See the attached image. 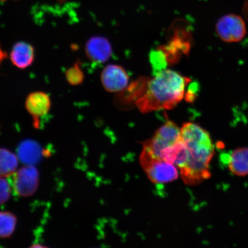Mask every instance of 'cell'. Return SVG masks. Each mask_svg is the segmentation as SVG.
Listing matches in <instances>:
<instances>
[{
  "mask_svg": "<svg viewBox=\"0 0 248 248\" xmlns=\"http://www.w3.org/2000/svg\"><path fill=\"white\" fill-rule=\"evenodd\" d=\"M101 80L102 86L107 92H119L128 85L129 76L122 67L109 64L102 70Z\"/></svg>",
  "mask_w": 248,
  "mask_h": 248,
  "instance_id": "ba28073f",
  "label": "cell"
},
{
  "mask_svg": "<svg viewBox=\"0 0 248 248\" xmlns=\"http://www.w3.org/2000/svg\"><path fill=\"white\" fill-rule=\"evenodd\" d=\"M85 52L90 61L100 64L109 60L112 49L107 38L102 36H93L87 41Z\"/></svg>",
  "mask_w": 248,
  "mask_h": 248,
  "instance_id": "9c48e42d",
  "label": "cell"
},
{
  "mask_svg": "<svg viewBox=\"0 0 248 248\" xmlns=\"http://www.w3.org/2000/svg\"><path fill=\"white\" fill-rule=\"evenodd\" d=\"M9 59L12 64L17 69H27L32 66L35 61V47L29 42L16 43L9 54Z\"/></svg>",
  "mask_w": 248,
  "mask_h": 248,
  "instance_id": "30bf717a",
  "label": "cell"
},
{
  "mask_svg": "<svg viewBox=\"0 0 248 248\" xmlns=\"http://www.w3.org/2000/svg\"><path fill=\"white\" fill-rule=\"evenodd\" d=\"M39 185V173L34 166L25 165L14 174L13 187L15 193L22 197L32 196Z\"/></svg>",
  "mask_w": 248,
  "mask_h": 248,
  "instance_id": "8992f818",
  "label": "cell"
},
{
  "mask_svg": "<svg viewBox=\"0 0 248 248\" xmlns=\"http://www.w3.org/2000/svg\"><path fill=\"white\" fill-rule=\"evenodd\" d=\"M65 78L69 85L76 86H79L85 79V74L81 67V62L78 60L72 66L65 71Z\"/></svg>",
  "mask_w": 248,
  "mask_h": 248,
  "instance_id": "9a60e30c",
  "label": "cell"
},
{
  "mask_svg": "<svg viewBox=\"0 0 248 248\" xmlns=\"http://www.w3.org/2000/svg\"><path fill=\"white\" fill-rule=\"evenodd\" d=\"M8 55L7 52L4 50L0 44V66H1L3 62L7 59Z\"/></svg>",
  "mask_w": 248,
  "mask_h": 248,
  "instance_id": "e0dca14e",
  "label": "cell"
},
{
  "mask_svg": "<svg viewBox=\"0 0 248 248\" xmlns=\"http://www.w3.org/2000/svg\"><path fill=\"white\" fill-rule=\"evenodd\" d=\"M190 81L176 71L164 69L149 80L135 104L142 113L171 109L184 98L186 87Z\"/></svg>",
  "mask_w": 248,
  "mask_h": 248,
  "instance_id": "7a4b0ae2",
  "label": "cell"
},
{
  "mask_svg": "<svg viewBox=\"0 0 248 248\" xmlns=\"http://www.w3.org/2000/svg\"><path fill=\"white\" fill-rule=\"evenodd\" d=\"M7 0H0V2H5Z\"/></svg>",
  "mask_w": 248,
  "mask_h": 248,
  "instance_id": "d6986e66",
  "label": "cell"
},
{
  "mask_svg": "<svg viewBox=\"0 0 248 248\" xmlns=\"http://www.w3.org/2000/svg\"><path fill=\"white\" fill-rule=\"evenodd\" d=\"M140 163L148 179L153 184H168L179 177L177 167L161 158L155 157L146 149L142 148Z\"/></svg>",
  "mask_w": 248,
  "mask_h": 248,
  "instance_id": "3957f363",
  "label": "cell"
},
{
  "mask_svg": "<svg viewBox=\"0 0 248 248\" xmlns=\"http://www.w3.org/2000/svg\"><path fill=\"white\" fill-rule=\"evenodd\" d=\"M25 108L31 116L34 124L38 126L39 120L47 115L51 108V100L49 95L44 92H31L25 100Z\"/></svg>",
  "mask_w": 248,
  "mask_h": 248,
  "instance_id": "52a82bcc",
  "label": "cell"
},
{
  "mask_svg": "<svg viewBox=\"0 0 248 248\" xmlns=\"http://www.w3.org/2000/svg\"><path fill=\"white\" fill-rule=\"evenodd\" d=\"M42 153V148L38 142L26 140L18 146L17 156L25 165L34 166L41 159Z\"/></svg>",
  "mask_w": 248,
  "mask_h": 248,
  "instance_id": "8fae6325",
  "label": "cell"
},
{
  "mask_svg": "<svg viewBox=\"0 0 248 248\" xmlns=\"http://www.w3.org/2000/svg\"><path fill=\"white\" fill-rule=\"evenodd\" d=\"M11 191V186L7 180L0 177V204L7 202L10 198Z\"/></svg>",
  "mask_w": 248,
  "mask_h": 248,
  "instance_id": "2e32d148",
  "label": "cell"
},
{
  "mask_svg": "<svg viewBox=\"0 0 248 248\" xmlns=\"http://www.w3.org/2000/svg\"><path fill=\"white\" fill-rule=\"evenodd\" d=\"M58 1L59 2L62 3L66 1V0H58Z\"/></svg>",
  "mask_w": 248,
  "mask_h": 248,
  "instance_id": "ac0fdd59",
  "label": "cell"
},
{
  "mask_svg": "<svg viewBox=\"0 0 248 248\" xmlns=\"http://www.w3.org/2000/svg\"><path fill=\"white\" fill-rule=\"evenodd\" d=\"M216 32L223 41L238 42L241 41L246 35V24L240 16L226 15L217 21Z\"/></svg>",
  "mask_w": 248,
  "mask_h": 248,
  "instance_id": "5b68a950",
  "label": "cell"
},
{
  "mask_svg": "<svg viewBox=\"0 0 248 248\" xmlns=\"http://www.w3.org/2000/svg\"><path fill=\"white\" fill-rule=\"evenodd\" d=\"M229 170L238 176L248 175V148H237L228 157Z\"/></svg>",
  "mask_w": 248,
  "mask_h": 248,
  "instance_id": "7c38bea8",
  "label": "cell"
},
{
  "mask_svg": "<svg viewBox=\"0 0 248 248\" xmlns=\"http://www.w3.org/2000/svg\"><path fill=\"white\" fill-rule=\"evenodd\" d=\"M18 162L17 155L7 150L0 148V177H8L16 171Z\"/></svg>",
  "mask_w": 248,
  "mask_h": 248,
  "instance_id": "4fadbf2b",
  "label": "cell"
},
{
  "mask_svg": "<svg viewBox=\"0 0 248 248\" xmlns=\"http://www.w3.org/2000/svg\"><path fill=\"white\" fill-rule=\"evenodd\" d=\"M180 137L181 128L168 120L157 130L153 138L144 142L142 148L150 151L155 157L161 158L163 151L175 144Z\"/></svg>",
  "mask_w": 248,
  "mask_h": 248,
  "instance_id": "277c9868",
  "label": "cell"
},
{
  "mask_svg": "<svg viewBox=\"0 0 248 248\" xmlns=\"http://www.w3.org/2000/svg\"><path fill=\"white\" fill-rule=\"evenodd\" d=\"M17 219L13 213L0 212V238L10 237L16 227Z\"/></svg>",
  "mask_w": 248,
  "mask_h": 248,
  "instance_id": "5bb4252c",
  "label": "cell"
},
{
  "mask_svg": "<svg viewBox=\"0 0 248 248\" xmlns=\"http://www.w3.org/2000/svg\"><path fill=\"white\" fill-rule=\"evenodd\" d=\"M181 138L187 149L188 158L179 170L185 184L196 185L210 178V163L215 147L208 132L198 124L187 123L181 128Z\"/></svg>",
  "mask_w": 248,
  "mask_h": 248,
  "instance_id": "6da1fadb",
  "label": "cell"
}]
</instances>
